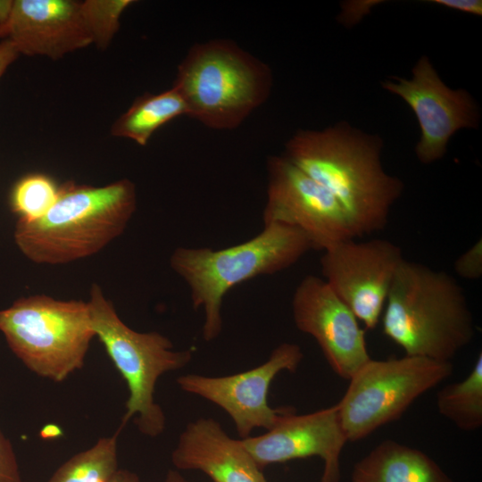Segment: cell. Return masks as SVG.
I'll list each match as a JSON object with an SVG mask.
<instances>
[{"mask_svg": "<svg viewBox=\"0 0 482 482\" xmlns=\"http://www.w3.org/2000/svg\"><path fill=\"white\" fill-rule=\"evenodd\" d=\"M382 143L342 122L323 130H299L284 155L340 203L356 237L383 229L403 182L388 175L380 160Z\"/></svg>", "mask_w": 482, "mask_h": 482, "instance_id": "cell-1", "label": "cell"}, {"mask_svg": "<svg viewBox=\"0 0 482 482\" xmlns=\"http://www.w3.org/2000/svg\"><path fill=\"white\" fill-rule=\"evenodd\" d=\"M382 331L405 355L450 362L472 341L475 324L461 287L442 270L405 259L392 280Z\"/></svg>", "mask_w": 482, "mask_h": 482, "instance_id": "cell-2", "label": "cell"}, {"mask_svg": "<svg viewBox=\"0 0 482 482\" xmlns=\"http://www.w3.org/2000/svg\"><path fill=\"white\" fill-rule=\"evenodd\" d=\"M136 207V187L129 179L103 187L68 182L44 217L17 220L14 241L33 262L69 263L97 253L120 236Z\"/></svg>", "mask_w": 482, "mask_h": 482, "instance_id": "cell-3", "label": "cell"}, {"mask_svg": "<svg viewBox=\"0 0 482 482\" xmlns=\"http://www.w3.org/2000/svg\"><path fill=\"white\" fill-rule=\"evenodd\" d=\"M311 249L309 238L298 229L270 223L253 238L227 248L177 247L170 265L187 285L193 308L203 311V338L211 342L222 331V303L232 287L284 270Z\"/></svg>", "mask_w": 482, "mask_h": 482, "instance_id": "cell-4", "label": "cell"}, {"mask_svg": "<svg viewBox=\"0 0 482 482\" xmlns=\"http://www.w3.org/2000/svg\"><path fill=\"white\" fill-rule=\"evenodd\" d=\"M172 87L187 116L212 129H234L269 98L272 73L234 41L211 39L190 47Z\"/></svg>", "mask_w": 482, "mask_h": 482, "instance_id": "cell-5", "label": "cell"}, {"mask_svg": "<svg viewBox=\"0 0 482 482\" xmlns=\"http://www.w3.org/2000/svg\"><path fill=\"white\" fill-rule=\"evenodd\" d=\"M87 302L96 337L104 345L129 389L120 431L130 419L141 434L162 435L166 417L155 402V386L161 376L186 367L193 357L191 350H174L172 342L156 332H137L126 325L97 284L90 288Z\"/></svg>", "mask_w": 482, "mask_h": 482, "instance_id": "cell-6", "label": "cell"}, {"mask_svg": "<svg viewBox=\"0 0 482 482\" xmlns=\"http://www.w3.org/2000/svg\"><path fill=\"white\" fill-rule=\"evenodd\" d=\"M0 332L27 369L55 383L83 368L96 337L87 302L45 295L19 298L0 310Z\"/></svg>", "mask_w": 482, "mask_h": 482, "instance_id": "cell-7", "label": "cell"}, {"mask_svg": "<svg viewBox=\"0 0 482 482\" xmlns=\"http://www.w3.org/2000/svg\"><path fill=\"white\" fill-rule=\"evenodd\" d=\"M452 373L451 362L411 355L370 358L349 379L337 403L347 442L362 440L397 420L417 398Z\"/></svg>", "mask_w": 482, "mask_h": 482, "instance_id": "cell-8", "label": "cell"}, {"mask_svg": "<svg viewBox=\"0 0 482 482\" xmlns=\"http://www.w3.org/2000/svg\"><path fill=\"white\" fill-rule=\"evenodd\" d=\"M267 179L263 225L280 223L296 228L309 238L312 249L321 251L356 237L335 196L284 155L268 159Z\"/></svg>", "mask_w": 482, "mask_h": 482, "instance_id": "cell-9", "label": "cell"}, {"mask_svg": "<svg viewBox=\"0 0 482 482\" xmlns=\"http://www.w3.org/2000/svg\"><path fill=\"white\" fill-rule=\"evenodd\" d=\"M303 353L294 343H282L262 364L233 375L207 377L186 374L177 384L186 393L202 397L220 407L231 418L241 439L255 428L270 429L282 415L294 408L273 409L268 393L273 379L282 371L295 372Z\"/></svg>", "mask_w": 482, "mask_h": 482, "instance_id": "cell-10", "label": "cell"}, {"mask_svg": "<svg viewBox=\"0 0 482 482\" xmlns=\"http://www.w3.org/2000/svg\"><path fill=\"white\" fill-rule=\"evenodd\" d=\"M323 252V279L367 329L375 328L394 276L404 259L401 247L381 238L349 239Z\"/></svg>", "mask_w": 482, "mask_h": 482, "instance_id": "cell-11", "label": "cell"}, {"mask_svg": "<svg viewBox=\"0 0 482 482\" xmlns=\"http://www.w3.org/2000/svg\"><path fill=\"white\" fill-rule=\"evenodd\" d=\"M382 87L402 97L415 113L421 132L415 152L422 163L442 158L456 131L478 126V111L470 95L447 87L425 55L412 69L411 79L393 77Z\"/></svg>", "mask_w": 482, "mask_h": 482, "instance_id": "cell-12", "label": "cell"}, {"mask_svg": "<svg viewBox=\"0 0 482 482\" xmlns=\"http://www.w3.org/2000/svg\"><path fill=\"white\" fill-rule=\"evenodd\" d=\"M291 305L296 328L315 339L340 378L349 380L370 359L365 330L323 278L305 276L294 292Z\"/></svg>", "mask_w": 482, "mask_h": 482, "instance_id": "cell-13", "label": "cell"}, {"mask_svg": "<svg viewBox=\"0 0 482 482\" xmlns=\"http://www.w3.org/2000/svg\"><path fill=\"white\" fill-rule=\"evenodd\" d=\"M241 440L261 469L317 456L324 461V470L337 474L340 454L347 443L337 404L301 415L293 409L262 435Z\"/></svg>", "mask_w": 482, "mask_h": 482, "instance_id": "cell-14", "label": "cell"}, {"mask_svg": "<svg viewBox=\"0 0 482 482\" xmlns=\"http://www.w3.org/2000/svg\"><path fill=\"white\" fill-rule=\"evenodd\" d=\"M0 37L11 40L19 54L53 60L93 43L81 2L72 0H13Z\"/></svg>", "mask_w": 482, "mask_h": 482, "instance_id": "cell-15", "label": "cell"}, {"mask_svg": "<svg viewBox=\"0 0 482 482\" xmlns=\"http://www.w3.org/2000/svg\"><path fill=\"white\" fill-rule=\"evenodd\" d=\"M171 461L179 470H200L213 482H267L242 440L231 438L212 418L186 426Z\"/></svg>", "mask_w": 482, "mask_h": 482, "instance_id": "cell-16", "label": "cell"}, {"mask_svg": "<svg viewBox=\"0 0 482 482\" xmlns=\"http://www.w3.org/2000/svg\"><path fill=\"white\" fill-rule=\"evenodd\" d=\"M352 482H453V480L422 451L386 439L355 463Z\"/></svg>", "mask_w": 482, "mask_h": 482, "instance_id": "cell-17", "label": "cell"}, {"mask_svg": "<svg viewBox=\"0 0 482 482\" xmlns=\"http://www.w3.org/2000/svg\"><path fill=\"white\" fill-rule=\"evenodd\" d=\"M181 115H187V107L175 87L159 94L147 93L137 97L116 120L111 133L145 145L158 129Z\"/></svg>", "mask_w": 482, "mask_h": 482, "instance_id": "cell-18", "label": "cell"}, {"mask_svg": "<svg viewBox=\"0 0 482 482\" xmlns=\"http://www.w3.org/2000/svg\"><path fill=\"white\" fill-rule=\"evenodd\" d=\"M440 415L459 429L474 431L482 427V353L461 381L442 387L436 395Z\"/></svg>", "mask_w": 482, "mask_h": 482, "instance_id": "cell-19", "label": "cell"}, {"mask_svg": "<svg viewBox=\"0 0 482 482\" xmlns=\"http://www.w3.org/2000/svg\"><path fill=\"white\" fill-rule=\"evenodd\" d=\"M120 430L62 463L47 482H108L119 470Z\"/></svg>", "mask_w": 482, "mask_h": 482, "instance_id": "cell-20", "label": "cell"}, {"mask_svg": "<svg viewBox=\"0 0 482 482\" xmlns=\"http://www.w3.org/2000/svg\"><path fill=\"white\" fill-rule=\"evenodd\" d=\"M60 192L48 176L32 173L20 179L10 194V206L17 220L32 222L44 217L54 205Z\"/></svg>", "mask_w": 482, "mask_h": 482, "instance_id": "cell-21", "label": "cell"}, {"mask_svg": "<svg viewBox=\"0 0 482 482\" xmlns=\"http://www.w3.org/2000/svg\"><path fill=\"white\" fill-rule=\"evenodd\" d=\"M132 0H87L81 2V12L93 43L99 48L108 46L120 28L121 13Z\"/></svg>", "mask_w": 482, "mask_h": 482, "instance_id": "cell-22", "label": "cell"}, {"mask_svg": "<svg viewBox=\"0 0 482 482\" xmlns=\"http://www.w3.org/2000/svg\"><path fill=\"white\" fill-rule=\"evenodd\" d=\"M454 270L462 278L476 280L482 276V240L479 238L454 262Z\"/></svg>", "mask_w": 482, "mask_h": 482, "instance_id": "cell-23", "label": "cell"}, {"mask_svg": "<svg viewBox=\"0 0 482 482\" xmlns=\"http://www.w3.org/2000/svg\"><path fill=\"white\" fill-rule=\"evenodd\" d=\"M0 482H22L21 470L12 442L0 428Z\"/></svg>", "mask_w": 482, "mask_h": 482, "instance_id": "cell-24", "label": "cell"}, {"mask_svg": "<svg viewBox=\"0 0 482 482\" xmlns=\"http://www.w3.org/2000/svg\"><path fill=\"white\" fill-rule=\"evenodd\" d=\"M430 2L470 14H482V1L480 0H432Z\"/></svg>", "mask_w": 482, "mask_h": 482, "instance_id": "cell-25", "label": "cell"}, {"mask_svg": "<svg viewBox=\"0 0 482 482\" xmlns=\"http://www.w3.org/2000/svg\"><path fill=\"white\" fill-rule=\"evenodd\" d=\"M19 55L17 48L11 40L4 38L0 41V79Z\"/></svg>", "mask_w": 482, "mask_h": 482, "instance_id": "cell-26", "label": "cell"}, {"mask_svg": "<svg viewBox=\"0 0 482 482\" xmlns=\"http://www.w3.org/2000/svg\"><path fill=\"white\" fill-rule=\"evenodd\" d=\"M13 7V0H0V31L7 24Z\"/></svg>", "mask_w": 482, "mask_h": 482, "instance_id": "cell-27", "label": "cell"}, {"mask_svg": "<svg viewBox=\"0 0 482 482\" xmlns=\"http://www.w3.org/2000/svg\"><path fill=\"white\" fill-rule=\"evenodd\" d=\"M108 482H141L139 477L128 470L119 469Z\"/></svg>", "mask_w": 482, "mask_h": 482, "instance_id": "cell-28", "label": "cell"}, {"mask_svg": "<svg viewBox=\"0 0 482 482\" xmlns=\"http://www.w3.org/2000/svg\"><path fill=\"white\" fill-rule=\"evenodd\" d=\"M62 428L54 424H48L40 430V436L44 439L57 438L62 436Z\"/></svg>", "mask_w": 482, "mask_h": 482, "instance_id": "cell-29", "label": "cell"}, {"mask_svg": "<svg viewBox=\"0 0 482 482\" xmlns=\"http://www.w3.org/2000/svg\"><path fill=\"white\" fill-rule=\"evenodd\" d=\"M162 482H187L177 470H169Z\"/></svg>", "mask_w": 482, "mask_h": 482, "instance_id": "cell-30", "label": "cell"}, {"mask_svg": "<svg viewBox=\"0 0 482 482\" xmlns=\"http://www.w3.org/2000/svg\"><path fill=\"white\" fill-rule=\"evenodd\" d=\"M338 479H339V474L324 470L320 482H337Z\"/></svg>", "mask_w": 482, "mask_h": 482, "instance_id": "cell-31", "label": "cell"}]
</instances>
